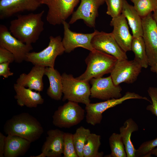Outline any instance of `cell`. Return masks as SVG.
I'll return each instance as SVG.
<instances>
[{
    "label": "cell",
    "mask_w": 157,
    "mask_h": 157,
    "mask_svg": "<svg viewBox=\"0 0 157 157\" xmlns=\"http://www.w3.org/2000/svg\"><path fill=\"white\" fill-rule=\"evenodd\" d=\"M43 10L36 13L19 14L11 21L9 30L12 35L28 44L35 43L44 30Z\"/></svg>",
    "instance_id": "6da1fadb"
},
{
    "label": "cell",
    "mask_w": 157,
    "mask_h": 157,
    "mask_svg": "<svg viewBox=\"0 0 157 157\" xmlns=\"http://www.w3.org/2000/svg\"><path fill=\"white\" fill-rule=\"evenodd\" d=\"M3 131L7 135L18 136L32 142L41 137L44 129L35 117L28 113H22L7 120L4 125Z\"/></svg>",
    "instance_id": "7a4b0ae2"
},
{
    "label": "cell",
    "mask_w": 157,
    "mask_h": 157,
    "mask_svg": "<svg viewBox=\"0 0 157 157\" xmlns=\"http://www.w3.org/2000/svg\"><path fill=\"white\" fill-rule=\"evenodd\" d=\"M117 60L114 56L101 51L95 49L90 51L85 60L87 65L86 70L76 78L90 81L92 78L102 77L111 73Z\"/></svg>",
    "instance_id": "3957f363"
},
{
    "label": "cell",
    "mask_w": 157,
    "mask_h": 157,
    "mask_svg": "<svg viewBox=\"0 0 157 157\" xmlns=\"http://www.w3.org/2000/svg\"><path fill=\"white\" fill-rule=\"evenodd\" d=\"M63 83L62 101L66 100L86 105L90 102V87L88 81L74 78L72 74L64 73L61 75Z\"/></svg>",
    "instance_id": "277c9868"
},
{
    "label": "cell",
    "mask_w": 157,
    "mask_h": 157,
    "mask_svg": "<svg viewBox=\"0 0 157 157\" xmlns=\"http://www.w3.org/2000/svg\"><path fill=\"white\" fill-rule=\"evenodd\" d=\"M48 46L39 52H29L26 55L25 61L44 67H54L56 58L65 52L62 39L60 35L49 37Z\"/></svg>",
    "instance_id": "5b68a950"
},
{
    "label": "cell",
    "mask_w": 157,
    "mask_h": 157,
    "mask_svg": "<svg viewBox=\"0 0 157 157\" xmlns=\"http://www.w3.org/2000/svg\"><path fill=\"white\" fill-rule=\"evenodd\" d=\"M133 99H141L150 102L146 97L134 92H127L122 97L113 98L105 101L95 103H89L86 105L87 122L93 126L100 124L102 119V113L105 110L121 104L126 100Z\"/></svg>",
    "instance_id": "8992f818"
},
{
    "label": "cell",
    "mask_w": 157,
    "mask_h": 157,
    "mask_svg": "<svg viewBox=\"0 0 157 157\" xmlns=\"http://www.w3.org/2000/svg\"><path fill=\"white\" fill-rule=\"evenodd\" d=\"M84 116L85 110L78 103L68 101L55 111L52 122L59 128H69L80 123Z\"/></svg>",
    "instance_id": "52a82bcc"
},
{
    "label": "cell",
    "mask_w": 157,
    "mask_h": 157,
    "mask_svg": "<svg viewBox=\"0 0 157 157\" xmlns=\"http://www.w3.org/2000/svg\"><path fill=\"white\" fill-rule=\"evenodd\" d=\"M80 0H42V4L48 9L46 16L47 22L55 26L63 24L74 12Z\"/></svg>",
    "instance_id": "ba28073f"
},
{
    "label": "cell",
    "mask_w": 157,
    "mask_h": 157,
    "mask_svg": "<svg viewBox=\"0 0 157 157\" xmlns=\"http://www.w3.org/2000/svg\"><path fill=\"white\" fill-rule=\"evenodd\" d=\"M142 68L134 60H117L110 76L115 85L122 83H133L137 80Z\"/></svg>",
    "instance_id": "9c48e42d"
},
{
    "label": "cell",
    "mask_w": 157,
    "mask_h": 157,
    "mask_svg": "<svg viewBox=\"0 0 157 157\" xmlns=\"http://www.w3.org/2000/svg\"><path fill=\"white\" fill-rule=\"evenodd\" d=\"M142 38L145 45L149 65L157 62V25L151 13L142 18Z\"/></svg>",
    "instance_id": "30bf717a"
},
{
    "label": "cell",
    "mask_w": 157,
    "mask_h": 157,
    "mask_svg": "<svg viewBox=\"0 0 157 157\" xmlns=\"http://www.w3.org/2000/svg\"><path fill=\"white\" fill-rule=\"evenodd\" d=\"M0 46L11 52L15 57V61L20 63L25 61L27 54L32 50L31 44L20 41L13 36L6 26L0 25Z\"/></svg>",
    "instance_id": "8fae6325"
},
{
    "label": "cell",
    "mask_w": 157,
    "mask_h": 157,
    "mask_svg": "<svg viewBox=\"0 0 157 157\" xmlns=\"http://www.w3.org/2000/svg\"><path fill=\"white\" fill-rule=\"evenodd\" d=\"M62 24L64 29L63 37L62 42L65 49V52L69 53L76 48L81 47L92 51L95 49L92 46L91 41L93 36L99 31L95 30L92 33H83L71 31L70 24L66 21Z\"/></svg>",
    "instance_id": "7c38bea8"
},
{
    "label": "cell",
    "mask_w": 157,
    "mask_h": 157,
    "mask_svg": "<svg viewBox=\"0 0 157 157\" xmlns=\"http://www.w3.org/2000/svg\"><path fill=\"white\" fill-rule=\"evenodd\" d=\"M90 81L91 98L107 100L122 97V90L119 85H115L110 75L106 77L93 78Z\"/></svg>",
    "instance_id": "4fadbf2b"
},
{
    "label": "cell",
    "mask_w": 157,
    "mask_h": 157,
    "mask_svg": "<svg viewBox=\"0 0 157 157\" xmlns=\"http://www.w3.org/2000/svg\"><path fill=\"white\" fill-rule=\"evenodd\" d=\"M91 44L94 49L110 55L117 60L128 59L126 52L119 45L112 33L99 31L92 38Z\"/></svg>",
    "instance_id": "5bb4252c"
},
{
    "label": "cell",
    "mask_w": 157,
    "mask_h": 157,
    "mask_svg": "<svg viewBox=\"0 0 157 157\" xmlns=\"http://www.w3.org/2000/svg\"><path fill=\"white\" fill-rule=\"evenodd\" d=\"M80 0V4L72 13L69 23L72 24L78 20L82 19L88 26L95 28L96 19L98 15V9L105 0Z\"/></svg>",
    "instance_id": "9a60e30c"
},
{
    "label": "cell",
    "mask_w": 157,
    "mask_h": 157,
    "mask_svg": "<svg viewBox=\"0 0 157 157\" xmlns=\"http://www.w3.org/2000/svg\"><path fill=\"white\" fill-rule=\"evenodd\" d=\"M42 0H0V19L8 18L19 13L33 12L41 5Z\"/></svg>",
    "instance_id": "2e32d148"
},
{
    "label": "cell",
    "mask_w": 157,
    "mask_h": 157,
    "mask_svg": "<svg viewBox=\"0 0 157 157\" xmlns=\"http://www.w3.org/2000/svg\"><path fill=\"white\" fill-rule=\"evenodd\" d=\"M64 132L58 129H50L42 148V152L31 157H60L63 153Z\"/></svg>",
    "instance_id": "e0dca14e"
},
{
    "label": "cell",
    "mask_w": 157,
    "mask_h": 157,
    "mask_svg": "<svg viewBox=\"0 0 157 157\" xmlns=\"http://www.w3.org/2000/svg\"><path fill=\"white\" fill-rule=\"evenodd\" d=\"M126 19L122 13L112 18L110 25L113 27L112 33L117 43L125 52L131 51L133 36L130 34Z\"/></svg>",
    "instance_id": "ac0fdd59"
},
{
    "label": "cell",
    "mask_w": 157,
    "mask_h": 157,
    "mask_svg": "<svg viewBox=\"0 0 157 157\" xmlns=\"http://www.w3.org/2000/svg\"><path fill=\"white\" fill-rule=\"evenodd\" d=\"M45 67L35 65L28 74H21L16 83L31 90L40 92L44 89L43 77Z\"/></svg>",
    "instance_id": "d6986e66"
},
{
    "label": "cell",
    "mask_w": 157,
    "mask_h": 157,
    "mask_svg": "<svg viewBox=\"0 0 157 157\" xmlns=\"http://www.w3.org/2000/svg\"><path fill=\"white\" fill-rule=\"evenodd\" d=\"M13 87L16 93L14 98L19 106L36 108L38 105L44 103V99L40 92L33 91L16 83L14 84Z\"/></svg>",
    "instance_id": "ffe728a7"
},
{
    "label": "cell",
    "mask_w": 157,
    "mask_h": 157,
    "mask_svg": "<svg viewBox=\"0 0 157 157\" xmlns=\"http://www.w3.org/2000/svg\"><path fill=\"white\" fill-rule=\"evenodd\" d=\"M31 143L18 136L7 135L4 157H17L24 155L29 149Z\"/></svg>",
    "instance_id": "44dd1931"
},
{
    "label": "cell",
    "mask_w": 157,
    "mask_h": 157,
    "mask_svg": "<svg viewBox=\"0 0 157 157\" xmlns=\"http://www.w3.org/2000/svg\"><path fill=\"white\" fill-rule=\"evenodd\" d=\"M44 75L48 77L49 83L47 95L52 99L60 100L63 94L62 76L54 67H49L45 68Z\"/></svg>",
    "instance_id": "7402d4cb"
},
{
    "label": "cell",
    "mask_w": 157,
    "mask_h": 157,
    "mask_svg": "<svg viewBox=\"0 0 157 157\" xmlns=\"http://www.w3.org/2000/svg\"><path fill=\"white\" fill-rule=\"evenodd\" d=\"M128 21L134 37H142L143 29L142 19L135 9L126 0H123L122 11Z\"/></svg>",
    "instance_id": "603a6c76"
},
{
    "label": "cell",
    "mask_w": 157,
    "mask_h": 157,
    "mask_svg": "<svg viewBox=\"0 0 157 157\" xmlns=\"http://www.w3.org/2000/svg\"><path fill=\"white\" fill-rule=\"evenodd\" d=\"M138 130L137 123L131 118L127 119L119 128L120 134L124 144L127 157H135L136 149L131 141V136Z\"/></svg>",
    "instance_id": "cb8c5ba5"
},
{
    "label": "cell",
    "mask_w": 157,
    "mask_h": 157,
    "mask_svg": "<svg viewBox=\"0 0 157 157\" xmlns=\"http://www.w3.org/2000/svg\"><path fill=\"white\" fill-rule=\"evenodd\" d=\"M131 51L134 54L133 60L136 61L142 68H147L149 65L145 45L142 37H133Z\"/></svg>",
    "instance_id": "d4e9b609"
},
{
    "label": "cell",
    "mask_w": 157,
    "mask_h": 157,
    "mask_svg": "<svg viewBox=\"0 0 157 157\" xmlns=\"http://www.w3.org/2000/svg\"><path fill=\"white\" fill-rule=\"evenodd\" d=\"M101 144L100 135L91 133L88 136L84 147L83 157H103L104 153L99 151Z\"/></svg>",
    "instance_id": "484cf974"
},
{
    "label": "cell",
    "mask_w": 157,
    "mask_h": 157,
    "mask_svg": "<svg viewBox=\"0 0 157 157\" xmlns=\"http://www.w3.org/2000/svg\"><path fill=\"white\" fill-rule=\"evenodd\" d=\"M111 153L106 157H126L125 146L120 134L113 133L109 139Z\"/></svg>",
    "instance_id": "4316f807"
},
{
    "label": "cell",
    "mask_w": 157,
    "mask_h": 157,
    "mask_svg": "<svg viewBox=\"0 0 157 157\" xmlns=\"http://www.w3.org/2000/svg\"><path fill=\"white\" fill-rule=\"evenodd\" d=\"M91 133L90 130L81 126L77 128L73 134V141L78 157H83V151L87 139Z\"/></svg>",
    "instance_id": "83f0119b"
},
{
    "label": "cell",
    "mask_w": 157,
    "mask_h": 157,
    "mask_svg": "<svg viewBox=\"0 0 157 157\" xmlns=\"http://www.w3.org/2000/svg\"><path fill=\"white\" fill-rule=\"evenodd\" d=\"M134 3V7L141 18L151 13L157 9L156 0H138Z\"/></svg>",
    "instance_id": "f1b7e54d"
},
{
    "label": "cell",
    "mask_w": 157,
    "mask_h": 157,
    "mask_svg": "<svg viewBox=\"0 0 157 157\" xmlns=\"http://www.w3.org/2000/svg\"><path fill=\"white\" fill-rule=\"evenodd\" d=\"M63 157H78L76 154L73 141V134L64 132Z\"/></svg>",
    "instance_id": "f546056e"
},
{
    "label": "cell",
    "mask_w": 157,
    "mask_h": 157,
    "mask_svg": "<svg viewBox=\"0 0 157 157\" xmlns=\"http://www.w3.org/2000/svg\"><path fill=\"white\" fill-rule=\"evenodd\" d=\"M157 147V138L142 143L136 150L135 157H151V151Z\"/></svg>",
    "instance_id": "4dcf8cb0"
},
{
    "label": "cell",
    "mask_w": 157,
    "mask_h": 157,
    "mask_svg": "<svg viewBox=\"0 0 157 157\" xmlns=\"http://www.w3.org/2000/svg\"><path fill=\"white\" fill-rule=\"evenodd\" d=\"M107 6L106 13L112 18L122 13L123 0H105Z\"/></svg>",
    "instance_id": "1f68e13d"
},
{
    "label": "cell",
    "mask_w": 157,
    "mask_h": 157,
    "mask_svg": "<svg viewBox=\"0 0 157 157\" xmlns=\"http://www.w3.org/2000/svg\"><path fill=\"white\" fill-rule=\"evenodd\" d=\"M147 92L151 98V103L147 106L146 110L157 117V88L150 87L147 90Z\"/></svg>",
    "instance_id": "d6a6232c"
},
{
    "label": "cell",
    "mask_w": 157,
    "mask_h": 157,
    "mask_svg": "<svg viewBox=\"0 0 157 157\" xmlns=\"http://www.w3.org/2000/svg\"><path fill=\"white\" fill-rule=\"evenodd\" d=\"M15 61L14 55L6 48L0 46V63L8 62L10 63Z\"/></svg>",
    "instance_id": "836d02e7"
},
{
    "label": "cell",
    "mask_w": 157,
    "mask_h": 157,
    "mask_svg": "<svg viewBox=\"0 0 157 157\" xmlns=\"http://www.w3.org/2000/svg\"><path fill=\"white\" fill-rule=\"evenodd\" d=\"M10 63L8 62L0 63V76L4 78H7L13 76L14 73L10 71L9 65Z\"/></svg>",
    "instance_id": "e575fe53"
},
{
    "label": "cell",
    "mask_w": 157,
    "mask_h": 157,
    "mask_svg": "<svg viewBox=\"0 0 157 157\" xmlns=\"http://www.w3.org/2000/svg\"><path fill=\"white\" fill-rule=\"evenodd\" d=\"M6 138L2 133L0 132V157H4Z\"/></svg>",
    "instance_id": "d590c367"
},
{
    "label": "cell",
    "mask_w": 157,
    "mask_h": 157,
    "mask_svg": "<svg viewBox=\"0 0 157 157\" xmlns=\"http://www.w3.org/2000/svg\"><path fill=\"white\" fill-rule=\"evenodd\" d=\"M150 70L152 72L156 73L157 78V62L154 65L151 67Z\"/></svg>",
    "instance_id": "8d00e7d4"
},
{
    "label": "cell",
    "mask_w": 157,
    "mask_h": 157,
    "mask_svg": "<svg viewBox=\"0 0 157 157\" xmlns=\"http://www.w3.org/2000/svg\"><path fill=\"white\" fill-rule=\"evenodd\" d=\"M153 12L154 13L152 15L153 16L157 25V9Z\"/></svg>",
    "instance_id": "74e56055"
},
{
    "label": "cell",
    "mask_w": 157,
    "mask_h": 157,
    "mask_svg": "<svg viewBox=\"0 0 157 157\" xmlns=\"http://www.w3.org/2000/svg\"><path fill=\"white\" fill-rule=\"evenodd\" d=\"M150 155H153L157 157V147L153 149L150 152Z\"/></svg>",
    "instance_id": "f35d334b"
},
{
    "label": "cell",
    "mask_w": 157,
    "mask_h": 157,
    "mask_svg": "<svg viewBox=\"0 0 157 157\" xmlns=\"http://www.w3.org/2000/svg\"><path fill=\"white\" fill-rule=\"evenodd\" d=\"M130 0L133 3L138 0Z\"/></svg>",
    "instance_id": "ab89813d"
},
{
    "label": "cell",
    "mask_w": 157,
    "mask_h": 157,
    "mask_svg": "<svg viewBox=\"0 0 157 157\" xmlns=\"http://www.w3.org/2000/svg\"><path fill=\"white\" fill-rule=\"evenodd\" d=\"M157 1V0H156Z\"/></svg>",
    "instance_id": "60d3db41"
}]
</instances>
